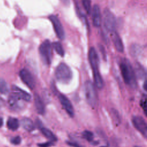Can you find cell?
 <instances>
[{
	"mask_svg": "<svg viewBox=\"0 0 147 147\" xmlns=\"http://www.w3.org/2000/svg\"><path fill=\"white\" fill-rule=\"evenodd\" d=\"M41 131L42 134L47 137L48 139L51 140V141L54 142L57 141V138L56 136L49 129L45 128V127H41Z\"/></svg>",
	"mask_w": 147,
	"mask_h": 147,
	"instance_id": "cell-18",
	"label": "cell"
},
{
	"mask_svg": "<svg viewBox=\"0 0 147 147\" xmlns=\"http://www.w3.org/2000/svg\"><path fill=\"white\" fill-rule=\"evenodd\" d=\"M21 124L22 127L27 131H31L34 128L33 122L28 118H24L21 120Z\"/></svg>",
	"mask_w": 147,
	"mask_h": 147,
	"instance_id": "cell-16",
	"label": "cell"
},
{
	"mask_svg": "<svg viewBox=\"0 0 147 147\" xmlns=\"http://www.w3.org/2000/svg\"><path fill=\"white\" fill-rule=\"evenodd\" d=\"M34 102L37 113L40 114H44L45 113V105L41 98L37 94L34 95Z\"/></svg>",
	"mask_w": 147,
	"mask_h": 147,
	"instance_id": "cell-14",
	"label": "cell"
},
{
	"mask_svg": "<svg viewBox=\"0 0 147 147\" xmlns=\"http://www.w3.org/2000/svg\"><path fill=\"white\" fill-rule=\"evenodd\" d=\"M99 49H100V51L101 52V54L102 55L103 58H104L106 60V51H105V49L103 46L102 45H99Z\"/></svg>",
	"mask_w": 147,
	"mask_h": 147,
	"instance_id": "cell-27",
	"label": "cell"
},
{
	"mask_svg": "<svg viewBox=\"0 0 147 147\" xmlns=\"http://www.w3.org/2000/svg\"><path fill=\"white\" fill-rule=\"evenodd\" d=\"M39 52L44 63L49 65L52 61V45L48 40H45L39 47Z\"/></svg>",
	"mask_w": 147,
	"mask_h": 147,
	"instance_id": "cell-5",
	"label": "cell"
},
{
	"mask_svg": "<svg viewBox=\"0 0 147 147\" xmlns=\"http://www.w3.org/2000/svg\"><path fill=\"white\" fill-rule=\"evenodd\" d=\"M20 77L22 81L30 89L32 90L35 87V81L31 73L26 69H22L20 72Z\"/></svg>",
	"mask_w": 147,
	"mask_h": 147,
	"instance_id": "cell-8",
	"label": "cell"
},
{
	"mask_svg": "<svg viewBox=\"0 0 147 147\" xmlns=\"http://www.w3.org/2000/svg\"><path fill=\"white\" fill-rule=\"evenodd\" d=\"M88 60L91 66L93 73V78L94 83L97 88L101 89L103 87V81L99 70V58L95 49L91 47L88 52Z\"/></svg>",
	"mask_w": 147,
	"mask_h": 147,
	"instance_id": "cell-1",
	"label": "cell"
},
{
	"mask_svg": "<svg viewBox=\"0 0 147 147\" xmlns=\"http://www.w3.org/2000/svg\"><path fill=\"white\" fill-rule=\"evenodd\" d=\"M21 138L19 137V136H16V137H14L13 138H12L10 140L11 142L14 144V145H18L20 144L21 142Z\"/></svg>",
	"mask_w": 147,
	"mask_h": 147,
	"instance_id": "cell-24",
	"label": "cell"
},
{
	"mask_svg": "<svg viewBox=\"0 0 147 147\" xmlns=\"http://www.w3.org/2000/svg\"><path fill=\"white\" fill-rule=\"evenodd\" d=\"M20 99H20L15 94H12L9 96L8 99V104L10 108L14 110L20 109V104L19 102Z\"/></svg>",
	"mask_w": 147,
	"mask_h": 147,
	"instance_id": "cell-15",
	"label": "cell"
},
{
	"mask_svg": "<svg viewBox=\"0 0 147 147\" xmlns=\"http://www.w3.org/2000/svg\"><path fill=\"white\" fill-rule=\"evenodd\" d=\"M119 68L122 76L125 83L131 87L135 88L137 86L136 74L129 62L127 60L122 61L120 64Z\"/></svg>",
	"mask_w": 147,
	"mask_h": 147,
	"instance_id": "cell-2",
	"label": "cell"
},
{
	"mask_svg": "<svg viewBox=\"0 0 147 147\" xmlns=\"http://www.w3.org/2000/svg\"><path fill=\"white\" fill-rule=\"evenodd\" d=\"M111 34L112 40L116 50L119 52H123L124 50V47L121 37L116 31L111 33Z\"/></svg>",
	"mask_w": 147,
	"mask_h": 147,
	"instance_id": "cell-12",
	"label": "cell"
},
{
	"mask_svg": "<svg viewBox=\"0 0 147 147\" xmlns=\"http://www.w3.org/2000/svg\"><path fill=\"white\" fill-rule=\"evenodd\" d=\"M52 46L56 52V53L60 55V56H64V50L63 48V46L60 44V42L58 41H55L52 44Z\"/></svg>",
	"mask_w": 147,
	"mask_h": 147,
	"instance_id": "cell-20",
	"label": "cell"
},
{
	"mask_svg": "<svg viewBox=\"0 0 147 147\" xmlns=\"http://www.w3.org/2000/svg\"><path fill=\"white\" fill-rule=\"evenodd\" d=\"M91 14L93 25L96 28L99 27L102 22V15L100 7L98 5H95L92 7L91 10Z\"/></svg>",
	"mask_w": 147,
	"mask_h": 147,
	"instance_id": "cell-11",
	"label": "cell"
},
{
	"mask_svg": "<svg viewBox=\"0 0 147 147\" xmlns=\"http://www.w3.org/2000/svg\"><path fill=\"white\" fill-rule=\"evenodd\" d=\"M141 106L143 109L144 113H145V114L147 117V100L144 99L143 101H142L141 103Z\"/></svg>",
	"mask_w": 147,
	"mask_h": 147,
	"instance_id": "cell-25",
	"label": "cell"
},
{
	"mask_svg": "<svg viewBox=\"0 0 147 147\" xmlns=\"http://www.w3.org/2000/svg\"><path fill=\"white\" fill-rule=\"evenodd\" d=\"M103 25L105 29L111 33L115 31L116 18L109 9H106L103 11Z\"/></svg>",
	"mask_w": 147,
	"mask_h": 147,
	"instance_id": "cell-6",
	"label": "cell"
},
{
	"mask_svg": "<svg viewBox=\"0 0 147 147\" xmlns=\"http://www.w3.org/2000/svg\"><path fill=\"white\" fill-rule=\"evenodd\" d=\"M7 127L11 130H16L19 127V122L17 118L13 117L9 118L7 121Z\"/></svg>",
	"mask_w": 147,
	"mask_h": 147,
	"instance_id": "cell-17",
	"label": "cell"
},
{
	"mask_svg": "<svg viewBox=\"0 0 147 147\" xmlns=\"http://www.w3.org/2000/svg\"><path fill=\"white\" fill-rule=\"evenodd\" d=\"M49 19L53 25L55 32L57 37L60 40H63L65 38V32L59 19L55 15L49 16Z\"/></svg>",
	"mask_w": 147,
	"mask_h": 147,
	"instance_id": "cell-7",
	"label": "cell"
},
{
	"mask_svg": "<svg viewBox=\"0 0 147 147\" xmlns=\"http://www.w3.org/2000/svg\"><path fill=\"white\" fill-rule=\"evenodd\" d=\"M143 88L144 90L147 92V80H145L143 84Z\"/></svg>",
	"mask_w": 147,
	"mask_h": 147,
	"instance_id": "cell-30",
	"label": "cell"
},
{
	"mask_svg": "<svg viewBox=\"0 0 147 147\" xmlns=\"http://www.w3.org/2000/svg\"><path fill=\"white\" fill-rule=\"evenodd\" d=\"M132 122L136 129L147 138V123L144 119L141 117L134 116L132 118Z\"/></svg>",
	"mask_w": 147,
	"mask_h": 147,
	"instance_id": "cell-9",
	"label": "cell"
},
{
	"mask_svg": "<svg viewBox=\"0 0 147 147\" xmlns=\"http://www.w3.org/2000/svg\"><path fill=\"white\" fill-rule=\"evenodd\" d=\"M100 147H106V146H100Z\"/></svg>",
	"mask_w": 147,
	"mask_h": 147,
	"instance_id": "cell-33",
	"label": "cell"
},
{
	"mask_svg": "<svg viewBox=\"0 0 147 147\" xmlns=\"http://www.w3.org/2000/svg\"><path fill=\"white\" fill-rule=\"evenodd\" d=\"M3 125V119L0 117V127Z\"/></svg>",
	"mask_w": 147,
	"mask_h": 147,
	"instance_id": "cell-31",
	"label": "cell"
},
{
	"mask_svg": "<svg viewBox=\"0 0 147 147\" xmlns=\"http://www.w3.org/2000/svg\"><path fill=\"white\" fill-rule=\"evenodd\" d=\"M9 92V87L6 82L2 78H0V93L7 94Z\"/></svg>",
	"mask_w": 147,
	"mask_h": 147,
	"instance_id": "cell-19",
	"label": "cell"
},
{
	"mask_svg": "<svg viewBox=\"0 0 147 147\" xmlns=\"http://www.w3.org/2000/svg\"><path fill=\"white\" fill-rule=\"evenodd\" d=\"M141 52V48L138 45H133L130 48V54L133 56H137Z\"/></svg>",
	"mask_w": 147,
	"mask_h": 147,
	"instance_id": "cell-21",
	"label": "cell"
},
{
	"mask_svg": "<svg viewBox=\"0 0 147 147\" xmlns=\"http://www.w3.org/2000/svg\"><path fill=\"white\" fill-rule=\"evenodd\" d=\"M2 102H3V100L1 99V98H0V105L2 104Z\"/></svg>",
	"mask_w": 147,
	"mask_h": 147,
	"instance_id": "cell-32",
	"label": "cell"
},
{
	"mask_svg": "<svg viewBox=\"0 0 147 147\" xmlns=\"http://www.w3.org/2000/svg\"><path fill=\"white\" fill-rule=\"evenodd\" d=\"M59 99L63 107L68 113V114L70 117H72L74 115V110L72 105L69 101V100L65 95L63 94L59 95Z\"/></svg>",
	"mask_w": 147,
	"mask_h": 147,
	"instance_id": "cell-10",
	"label": "cell"
},
{
	"mask_svg": "<svg viewBox=\"0 0 147 147\" xmlns=\"http://www.w3.org/2000/svg\"><path fill=\"white\" fill-rule=\"evenodd\" d=\"M67 144L70 145L72 146L73 147H81L79 144H78L76 142H67Z\"/></svg>",
	"mask_w": 147,
	"mask_h": 147,
	"instance_id": "cell-29",
	"label": "cell"
},
{
	"mask_svg": "<svg viewBox=\"0 0 147 147\" xmlns=\"http://www.w3.org/2000/svg\"><path fill=\"white\" fill-rule=\"evenodd\" d=\"M82 5L88 14H90L91 11V1L90 0H82Z\"/></svg>",
	"mask_w": 147,
	"mask_h": 147,
	"instance_id": "cell-22",
	"label": "cell"
},
{
	"mask_svg": "<svg viewBox=\"0 0 147 147\" xmlns=\"http://www.w3.org/2000/svg\"><path fill=\"white\" fill-rule=\"evenodd\" d=\"M82 136L84 138H85L88 141H91L93 140L94 135L92 133L88 130H84L82 133Z\"/></svg>",
	"mask_w": 147,
	"mask_h": 147,
	"instance_id": "cell-23",
	"label": "cell"
},
{
	"mask_svg": "<svg viewBox=\"0 0 147 147\" xmlns=\"http://www.w3.org/2000/svg\"><path fill=\"white\" fill-rule=\"evenodd\" d=\"M55 74L56 79L62 83H68L72 78L71 68L64 63H61L57 65Z\"/></svg>",
	"mask_w": 147,
	"mask_h": 147,
	"instance_id": "cell-3",
	"label": "cell"
},
{
	"mask_svg": "<svg viewBox=\"0 0 147 147\" xmlns=\"http://www.w3.org/2000/svg\"><path fill=\"white\" fill-rule=\"evenodd\" d=\"M12 90L13 91V94H15L21 99H22L25 101H29L31 99V96L29 94H28L24 90H22L21 88L18 87L17 86H13Z\"/></svg>",
	"mask_w": 147,
	"mask_h": 147,
	"instance_id": "cell-13",
	"label": "cell"
},
{
	"mask_svg": "<svg viewBox=\"0 0 147 147\" xmlns=\"http://www.w3.org/2000/svg\"><path fill=\"white\" fill-rule=\"evenodd\" d=\"M53 145V142L52 141H49V142H47L45 143L42 144H38V146L39 147H49Z\"/></svg>",
	"mask_w": 147,
	"mask_h": 147,
	"instance_id": "cell-28",
	"label": "cell"
},
{
	"mask_svg": "<svg viewBox=\"0 0 147 147\" xmlns=\"http://www.w3.org/2000/svg\"><path fill=\"white\" fill-rule=\"evenodd\" d=\"M84 90L87 103L91 106L94 107L97 102V95L93 83L91 81H86L84 83Z\"/></svg>",
	"mask_w": 147,
	"mask_h": 147,
	"instance_id": "cell-4",
	"label": "cell"
},
{
	"mask_svg": "<svg viewBox=\"0 0 147 147\" xmlns=\"http://www.w3.org/2000/svg\"><path fill=\"white\" fill-rule=\"evenodd\" d=\"M136 71H137L136 72L139 75V76H141V78L145 76L144 75H145V73L144 71V69L142 68H141V67H140V66L138 67V68H137Z\"/></svg>",
	"mask_w": 147,
	"mask_h": 147,
	"instance_id": "cell-26",
	"label": "cell"
}]
</instances>
